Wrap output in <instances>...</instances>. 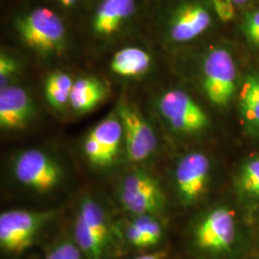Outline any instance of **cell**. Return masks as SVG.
<instances>
[{
  "instance_id": "1",
  "label": "cell",
  "mask_w": 259,
  "mask_h": 259,
  "mask_svg": "<svg viewBox=\"0 0 259 259\" xmlns=\"http://www.w3.org/2000/svg\"><path fill=\"white\" fill-rule=\"evenodd\" d=\"M189 243L200 259H249L253 242L247 237L232 210L224 205L213 207L193 224Z\"/></svg>"
},
{
  "instance_id": "2",
  "label": "cell",
  "mask_w": 259,
  "mask_h": 259,
  "mask_svg": "<svg viewBox=\"0 0 259 259\" xmlns=\"http://www.w3.org/2000/svg\"><path fill=\"white\" fill-rule=\"evenodd\" d=\"M73 240L88 259H105L110 250L111 230L108 215L91 196L83 198L78 206Z\"/></svg>"
},
{
  "instance_id": "3",
  "label": "cell",
  "mask_w": 259,
  "mask_h": 259,
  "mask_svg": "<svg viewBox=\"0 0 259 259\" xmlns=\"http://www.w3.org/2000/svg\"><path fill=\"white\" fill-rule=\"evenodd\" d=\"M12 172L19 185L39 194L52 192L65 179L60 162L39 149H26L19 153L13 160Z\"/></svg>"
},
{
  "instance_id": "4",
  "label": "cell",
  "mask_w": 259,
  "mask_h": 259,
  "mask_svg": "<svg viewBox=\"0 0 259 259\" xmlns=\"http://www.w3.org/2000/svg\"><path fill=\"white\" fill-rule=\"evenodd\" d=\"M17 31L24 44L40 53L59 52L65 45V24L54 11L39 7L16 21Z\"/></svg>"
},
{
  "instance_id": "5",
  "label": "cell",
  "mask_w": 259,
  "mask_h": 259,
  "mask_svg": "<svg viewBox=\"0 0 259 259\" xmlns=\"http://www.w3.org/2000/svg\"><path fill=\"white\" fill-rule=\"evenodd\" d=\"M118 198L122 207L134 216H157L164 210L166 202L156 177L144 170H135L123 177Z\"/></svg>"
},
{
  "instance_id": "6",
  "label": "cell",
  "mask_w": 259,
  "mask_h": 259,
  "mask_svg": "<svg viewBox=\"0 0 259 259\" xmlns=\"http://www.w3.org/2000/svg\"><path fill=\"white\" fill-rule=\"evenodd\" d=\"M55 212L33 210H8L0 215V247L14 254L29 249L37 239L42 228Z\"/></svg>"
},
{
  "instance_id": "7",
  "label": "cell",
  "mask_w": 259,
  "mask_h": 259,
  "mask_svg": "<svg viewBox=\"0 0 259 259\" xmlns=\"http://www.w3.org/2000/svg\"><path fill=\"white\" fill-rule=\"evenodd\" d=\"M237 69L229 50L214 48L203 64V89L213 106L225 109L233 99L236 92Z\"/></svg>"
},
{
  "instance_id": "8",
  "label": "cell",
  "mask_w": 259,
  "mask_h": 259,
  "mask_svg": "<svg viewBox=\"0 0 259 259\" xmlns=\"http://www.w3.org/2000/svg\"><path fill=\"white\" fill-rule=\"evenodd\" d=\"M157 110L168 126L181 135H198L209 126L208 116L203 108L181 90L162 93L157 100Z\"/></svg>"
},
{
  "instance_id": "9",
  "label": "cell",
  "mask_w": 259,
  "mask_h": 259,
  "mask_svg": "<svg viewBox=\"0 0 259 259\" xmlns=\"http://www.w3.org/2000/svg\"><path fill=\"white\" fill-rule=\"evenodd\" d=\"M123 145V127L114 111L98 122L85 136L83 155L93 166L108 168L114 164Z\"/></svg>"
},
{
  "instance_id": "10",
  "label": "cell",
  "mask_w": 259,
  "mask_h": 259,
  "mask_svg": "<svg viewBox=\"0 0 259 259\" xmlns=\"http://www.w3.org/2000/svg\"><path fill=\"white\" fill-rule=\"evenodd\" d=\"M124 135V147L128 158L141 163L154 157L157 150V135L139 110L127 101H121L116 110Z\"/></svg>"
},
{
  "instance_id": "11",
  "label": "cell",
  "mask_w": 259,
  "mask_h": 259,
  "mask_svg": "<svg viewBox=\"0 0 259 259\" xmlns=\"http://www.w3.org/2000/svg\"><path fill=\"white\" fill-rule=\"evenodd\" d=\"M210 171V160L204 153L191 152L179 160L174 179L182 204L192 205L200 202L207 191Z\"/></svg>"
},
{
  "instance_id": "12",
  "label": "cell",
  "mask_w": 259,
  "mask_h": 259,
  "mask_svg": "<svg viewBox=\"0 0 259 259\" xmlns=\"http://www.w3.org/2000/svg\"><path fill=\"white\" fill-rule=\"evenodd\" d=\"M36 109L30 94L18 85L0 90V127L4 131L26 128L34 119Z\"/></svg>"
},
{
  "instance_id": "13",
  "label": "cell",
  "mask_w": 259,
  "mask_h": 259,
  "mask_svg": "<svg viewBox=\"0 0 259 259\" xmlns=\"http://www.w3.org/2000/svg\"><path fill=\"white\" fill-rule=\"evenodd\" d=\"M212 23L210 13L200 2H189L176 10L168 33L175 42H187L201 36Z\"/></svg>"
},
{
  "instance_id": "14",
  "label": "cell",
  "mask_w": 259,
  "mask_h": 259,
  "mask_svg": "<svg viewBox=\"0 0 259 259\" xmlns=\"http://www.w3.org/2000/svg\"><path fill=\"white\" fill-rule=\"evenodd\" d=\"M136 9V0H102L93 16L94 33L99 36L114 34L134 16Z\"/></svg>"
},
{
  "instance_id": "15",
  "label": "cell",
  "mask_w": 259,
  "mask_h": 259,
  "mask_svg": "<svg viewBox=\"0 0 259 259\" xmlns=\"http://www.w3.org/2000/svg\"><path fill=\"white\" fill-rule=\"evenodd\" d=\"M164 230L156 216H135L127 225L125 235L130 245L136 249L157 246L163 238Z\"/></svg>"
},
{
  "instance_id": "16",
  "label": "cell",
  "mask_w": 259,
  "mask_h": 259,
  "mask_svg": "<svg viewBox=\"0 0 259 259\" xmlns=\"http://www.w3.org/2000/svg\"><path fill=\"white\" fill-rule=\"evenodd\" d=\"M238 110L245 128L259 134V73L246 75L238 93Z\"/></svg>"
},
{
  "instance_id": "17",
  "label": "cell",
  "mask_w": 259,
  "mask_h": 259,
  "mask_svg": "<svg viewBox=\"0 0 259 259\" xmlns=\"http://www.w3.org/2000/svg\"><path fill=\"white\" fill-rule=\"evenodd\" d=\"M108 90L101 80L95 77H81L74 81L69 105L77 113L93 111L107 96Z\"/></svg>"
},
{
  "instance_id": "18",
  "label": "cell",
  "mask_w": 259,
  "mask_h": 259,
  "mask_svg": "<svg viewBox=\"0 0 259 259\" xmlns=\"http://www.w3.org/2000/svg\"><path fill=\"white\" fill-rule=\"evenodd\" d=\"M152 65L147 51L139 47H126L117 51L111 59L113 73L124 78H136L145 74Z\"/></svg>"
},
{
  "instance_id": "19",
  "label": "cell",
  "mask_w": 259,
  "mask_h": 259,
  "mask_svg": "<svg viewBox=\"0 0 259 259\" xmlns=\"http://www.w3.org/2000/svg\"><path fill=\"white\" fill-rule=\"evenodd\" d=\"M235 189L243 204L259 206V157H251L240 167L235 179Z\"/></svg>"
},
{
  "instance_id": "20",
  "label": "cell",
  "mask_w": 259,
  "mask_h": 259,
  "mask_svg": "<svg viewBox=\"0 0 259 259\" xmlns=\"http://www.w3.org/2000/svg\"><path fill=\"white\" fill-rule=\"evenodd\" d=\"M73 83L72 78L63 71H55L48 75L45 83L47 103L55 110H63L69 104Z\"/></svg>"
},
{
  "instance_id": "21",
  "label": "cell",
  "mask_w": 259,
  "mask_h": 259,
  "mask_svg": "<svg viewBox=\"0 0 259 259\" xmlns=\"http://www.w3.org/2000/svg\"><path fill=\"white\" fill-rule=\"evenodd\" d=\"M45 259H88L74 240L59 241L47 252Z\"/></svg>"
},
{
  "instance_id": "22",
  "label": "cell",
  "mask_w": 259,
  "mask_h": 259,
  "mask_svg": "<svg viewBox=\"0 0 259 259\" xmlns=\"http://www.w3.org/2000/svg\"><path fill=\"white\" fill-rule=\"evenodd\" d=\"M19 70L18 61L12 56L2 52L0 55V90L12 85Z\"/></svg>"
},
{
  "instance_id": "23",
  "label": "cell",
  "mask_w": 259,
  "mask_h": 259,
  "mask_svg": "<svg viewBox=\"0 0 259 259\" xmlns=\"http://www.w3.org/2000/svg\"><path fill=\"white\" fill-rule=\"evenodd\" d=\"M241 30L248 42L259 48V10L247 14Z\"/></svg>"
},
{
  "instance_id": "24",
  "label": "cell",
  "mask_w": 259,
  "mask_h": 259,
  "mask_svg": "<svg viewBox=\"0 0 259 259\" xmlns=\"http://www.w3.org/2000/svg\"><path fill=\"white\" fill-rule=\"evenodd\" d=\"M213 9L223 22H229L234 18V4L231 0H211Z\"/></svg>"
},
{
  "instance_id": "25",
  "label": "cell",
  "mask_w": 259,
  "mask_h": 259,
  "mask_svg": "<svg viewBox=\"0 0 259 259\" xmlns=\"http://www.w3.org/2000/svg\"><path fill=\"white\" fill-rule=\"evenodd\" d=\"M167 252L164 250H158V251H154L151 253H146L137 256L133 259H166Z\"/></svg>"
},
{
  "instance_id": "26",
  "label": "cell",
  "mask_w": 259,
  "mask_h": 259,
  "mask_svg": "<svg viewBox=\"0 0 259 259\" xmlns=\"http://www.w3.org/2000/svg\"><path fill=\"white\" fill-rule=\"evenodd\" d=\"M252 242H253V252L259 253V232H256V234L252 237Z\"/></svg>"
},
{
  "instance_id": "27",
  "label": "cell",
  "mask_w": 259,
  "mask_h": 259,
  "mask_svg": "<svg viewBox=\"0 0 259 259\" xmlns=\"http://www.w3.org/2000/svg\"><path fill=\"white\" fill-rule=\"evenodd\" d=\"M62 5H64L65 7H71L75 5L79 0H58Z\"/></svg>"
},
{
  "instance_id": "28",
  "label": "cell",
  "mask_w": 259,
  "mask_h": 259,
  "mask_svg": "<svg viewBox=\"0 0 259 259\" xmlns=\"http://www.w3.org/2000/svg\"><path fill=\"white\" fill-rule=\"evenodd\" d=\"M249 259H259V253L253 252V253L250 255V257Z\"/></svg>"
}]
</instances>
